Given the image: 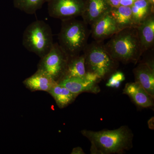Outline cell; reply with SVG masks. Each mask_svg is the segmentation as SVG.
<instances>
[{"instance_id":"9a60e30c","label":"cell","mask_w":154,"mask_h":154,"mask_svg":"<svg viewBox=\"0 0 154 154\" xmlns=\"http://www.w3.org/2000/svg\"><path fill=\"white\" fill-rule=\"evenodd\" d=\"M55 100L60 109L65 108L73 103L78 95L73 94L67 88L57 83L48 92Z\"/></svg>"},{"instance_id":"8992f818","label":"cell","mask_w":154,"mask_h":154,"mask_svg":"<svg viewBox=\"0 0 154 154\" xmlns=\"http://www.w3.org/2000/svg\"><path fill=\"white\" fill-rule=\"evenodd\" d=\"M69 56L57 42L54 43L49 52L40 58L37 70L42 72L56 82L63 78Z\"/></svg>"},{"instance_id":"603a6c76","label":"cell","mask_w":154,"mask_h":154,"mask_svg":"<svg viewBox=\"0 0 154 154\" xmlns=\"http://www.w3.org/2000/svg\"><path fill=\"white\" fill-rule=\"evenodd\" d=\"M71 154H85V153L81 147H76L73 149L71 153Z\"/></svg>"},{"instance_id":"ffe728a7","label":"cell","mask_w":154,"mask_h":154,"mask_svg":"<svg viewBox=\"0 0 154 154\" xmlns=\"http://www.w3.org/2000/svg\"><path fill=\"white\" fill-rule=\"evenodd\" d=\"M106 83V85L108 88H119L121 83L125 80L124 74L121 72L116 71L110 76Z\"/></svg>"},{"instance_id":"4fadbf2b","label":"cell","mask_w":154,"mask_h":154,"mask_svg":"<svg viewBox=\"0 0 154 154\" xmlns=\"http://www.w3.org/2000/svg\"><path fill=\"white\" fill-rule=\"evenodd\" d=\"M142 52L149 50L154 46V14L148 17L136 27Z\"/></svg>"},{"instance_id":"5bb4252c","label":"cell","mask_w":154,"mask_h":154,"mask_svg":"<svg viewBox=\"0 0 154 154\" xmlns=\"http://www.w3.org/2000/svg\"><path fill=\"white\" fill-rule=\"evenodd\" d=\"M23 83L31 91L48 92L57 82L47 75L37 70L34 74L24 80Z\"/></svg>"},{"instance_id":"cb8c5ba5","label":"cell","mask_w":154,"mask_h":154,"mask_svg":"<svg viewBox=\"0 0 154 154\" xmlns=\"http://www.w3.org/2000/svg\"><path fill=\"white\" fill-rule=\"evenodd\" d=\"M149 1V2L150 3V4L152 5L153 7H154V0H148Z\"/></svg>"},{"instance_id":"6da1fadb","label":"cell","mask_w":154,"mask_h":154,"mask_svg":"<svg viewBox=\"0 0 154 154\" xmlns=\"http://www.w3.org/2000/svg\"><path fill=\"white\" fill-rule=\"evenodd\" d=\"M81 132L91 142V154H122L132 148L133 134L126 125L116 129L83 130Z\"/></svg>"},{"instance_id":"7a4b0ae2","label":"cell","mask_w":154,"mask_h":154,"mask_svg":"<svg viewBox=\"0 0 154 154\" xmlns=\"http://www.w3.org/2000/svg\"><path fill=\"white\" fill-rule=\"evenodd\" d=\"M104 46L111 57L123 64H136L143 54L136 27L119 30Z\"/></svg>"},{"instance_id":"7402d4cb","label":"cell","mask_w":154,"mask_h":154,"mask_svg":"<svg viewBox=\"0 0 154 154\" xmlns=\"http://www.w3.org/2000/svg\"><path fill=\"white\" fill-rule=\"evenodd\" d=\"M135 0H120V5L131 7Z\"/></svg>"},{"instance_id":"ba28073f","label":"cell","mask_w":154,"mask_h":154,"mask_svg":"<svg viewBox=\"0 0 154 154\" xmlns=\"http://www.w3.org/2000/svg\"><path fill=\"white\" fill-rule=\"evenodd\" d=\"M91 33L95 41L102 42L119 31L110 12L91 25Z\"/></svg>"},{"instance_id":"d4e9b609","label":"cell","mask_w":154,"mask_h":154,"mask_svg":"<svg viewBox=\"0 0 154 154\" xmlns=\"http://www.w3.org/2000/svg\"><path fill=\"white\" fill-rule=\"evenodd\" d=\"M135 1H136V0H135Z\"/></svg>"},{"instance_id":"52a82bcc","label":"cell","mask_w":154,"mask_h":154,"mask_svg":"<svg viewBox=\"0 0 154 154\" xmlns=\"http://www.w3.org/2000/svg\"><path fill=\"white\" fill-rule=\"evenodd\" d=\"M50 17L61 21L81 16L85 2L83 0H48Z\"/></svg>"},{"instance_id":"ac0fdd59","label":"cell","mask_w":154,"mask_h":154,"mask_svg":"<svg viewBox=\"0 0 154 154\" xmlns=\"http://www.w3.org/2000/svg\"><path fill=\"white\" fill-rule=\"evenodd\" d=\"M130 7L136 27L154 13V7L148 0H136Z\"/></svg>"},{"instance_id":"2e32d148","label":"cell","mask_w":154,"mask_h":154,"mask_svg":"<svg viewBox=\"0 0 154 154\" xmlns=\"http://www.w3.org/2000/svg\"><path fill=\"white\" fill-rule=\"evenodd\" d=\"M110 13L116 22L119 30L136 27L134 22L130 7L120 5L116 8H112Z\"/></svg>"},{"instance_id":"d6986e66","label":"cell","mask_w":154,"mask_h":154,"mask_svg":"<svg viewBox=\"0 0 154 154\" xmlns=\"http://www.w3.org/2000/svg\"><path fill=\"white\" fill-rule=\"evenodd\" d=\"M48 0H13L14 7L20 11L33 15L41 9Z\"/></svg>"},{"instance_id":"9c48e42d","label":"cell","mask_w":154,"mask_h":154,"mask_svg":"<svg viewBox=\"0 0 154 154\" xmlns=\"http://www.w3.org/2000/svg\"><path fill=\"white\" fill-rule=\"evenodd\" d=\"M111 8L106 0H88L85 2L81 17L83 21L91 25L109 13Z\"/></svg>"},{"instance_id":"e0dca14e","label":"cell","mask_w":154,"mask_h":154,"mask_svg":"<svg viewBox=\"0 0 154 154\" xmlns=\"http://www.w3.org/2000/svg\"><path fill=\"white\" fill-rule=\"evenodd\" d=\"M86 70L84 54L69 57L66 70L63 78H86Z\"/></svg>"},{"instance_id":"44dd1931","label":"cell","mask_w":154,"mask_h":154,"mask_svg":"<svg viewBox=\"0 0 154 154\" xmlns=\"http://www.w3.org/2000/svg\"><path fill=\"white\" fill-rule=\"evenodd\" d=\"M120 0H106L111 8H116L120 6Z\"/></svg>"},{"instance_id":"30bf717a","label":"cell","mask_w":154,"mask_h":154,"mask_svg":"<svg viewBox=\"0 0 154 154\" xmlns=\"http://www.w3.org/2000/svg\"><path fill=\"white\" fill-rule=\"evenodd\" d=\"M122 94L129 96L135 104L139 107L149 108L154 106V97L137 82L126 83Z\"/></svg>"},{"instance_id":"277c9868","label":"cell","mask_w":154,"mask_h":154,"mask_svg":"<svg viewBox=\"0 0 154 154\" xmlns=\"http://www.w3.org/2000/svg\"><path fill=\"white\" fill-rule=\"evenodd\" d=\"M86 72L105 79L116 71L119 62L107 52L103 42L94 41L88 44L83 51Z\"/></svg>"},{"instance_id":"3957f363","label":"cell","mask_w":154,"mask_h":154,"mask_svg":"<svg viewBox=\"0 0 154 154\" xmlns=\"http://www.w3.org/2000/svg\"><path fill=\"white\" fill-rule=\"evenodd\" d=\"M61 21L58 43L69 57L79 55L88 44L91 33L88 25L76 18Z\"/></svg>"},{"instance_id":"8fae6325","label":"cell","mask_w":154,"mask_h":154,"mask_svg":"<svg viewBox=\"0 0 154 154\" xmlns=\"http://www.w3.org/2000/svg\"><path fill=\"white\" fill-rule=\"evenodd\" d=\"M135 82L138 83L151 96L154 97L153 64L142 63L133 70Z\"/></svg>"},{"instance_id":"5b68a950","label":"cell","mask_w":154,"mask_h":154,"mask_svg":"<svg viewBox=\"0 0 154 154\" xmlns=\"http://www.w3.org/2000/svg\"><path fill=\"white\" fill-rule=\"evenodd\" d=\"M54 43L51 28L42 20H36L30 23L23 33V46L39 57L49 52Z\"/></svg>"},{"instance_id":"7c38bea8","label":"cell","mask_w":154,"mask_h":154,"mask_svg":"<svg viewBox=\"0 0 154 154\" xmlns=\"http://www.w3.org/2000/svg\"><path fill=\"white\" fill-rule=\"evenodd\" d=\"M57 83L78 96L83 93L97 94L101 91L98 83L91 82L86 78H67L60 80Z\"/></svg>"}]
</instances>
